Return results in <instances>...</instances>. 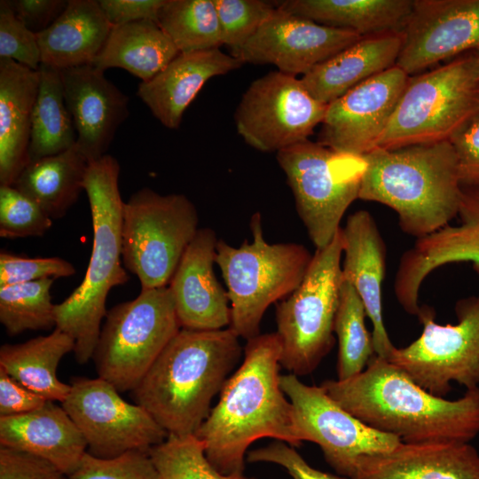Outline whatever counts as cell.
I'll return each instance as SVG.
<instances>
[{
  "mask_svg": "<svg viewBox=\"0 0 479 479\" xmlns=\"http://www.w3.org/2000/svg\"><path fill=\"white\" fill-rule=\"evenodd\" d=\"M362 37L353 31L324 26L277 8L231 55L243 63L272 64L281 73L303 76Z\"/></svg>",
  "mask_w": 479,
  "mask_h": 479,
  "instance_id": "cell-17",
  "label": "cell"
},
{
  "mask_svg": "<svg viewBox=\"0 0 479 479\" xmlns=\"http://www.w3.org/2000/svg\"><path fill=\"white\" fill-rule=\"evenodd\" d=\"M249 462H270L283 467L293 479H349L322 472L310 466L306 460L284 442L277 441L265 447L251 451Z\"/></svg>",
  "mask_w": 479,
  "mask_h": 479,
  "instance_id": "cell-45",
  "label": "cell"
},
{
  "mask_svg": "<svg viewBox=\"0 0 479 479\" xmlns=\"http://www.w3.org/2000/svg\"><path fill=\"white\" fill-rule=\"evenodd\" d=\"M0 479H68V476L41 457L0 445Z\"/></svg>",
  "mask_w": 479,
  "mask_h": 479,
  "instance_id": "cell-43",
  "label": "cell"
},
{
  "mask_svg": "<svg viewBox=\"0 0 479 479\" xmlns=\"http://www.w3.org/2000/svg\"><path fill=\"white\" fill-rule=\"evenodd\" d=\"M402 33L362 37L316 66L301 81L309 93L328 105L365 80L396 66Z\"/></svg>",
  "mask_w": 479,
  "mask_h": 479,
  "instance_id": "cell-27",
  "label": "cell"
},
{
  "mask_svg": "<svg viewBox=\"0 0 479 479\" xmlns=\"http://www.w3.org/2000/svg\"><path fill=\"white\" fill-rule=\"evenodd\" d=\"M74 340L55 328L45 336L0 348V368L27 389L48 401L63 403L71 389L60 381L57 368L62 357L74 351Z\"/></svg>",
  "mask_w": 479,
  "mask_h": 479,
  "instance_id": "cell-30",
  "label": "cell"
},
{
  "mask_svg": "<svg viewBox=\"0 0 479 479\" xmlns=\"http://www.w3.org/2000/svg\"><path fill=\"white\" fill-rule=\"evenodd\" d=\"M479 47V0H413L396 66L409 76Z\"/></svg>",
  "mask_w": 479,
  "mask_h": 479,
  "instance_id": "cell-18",
  "label": "cell"
},
{
  "mask_svg": "<svg viewBox=\"0 0 479 479\" xmlns=\"http://www.w3.org/2000/svg\"><path fill=\"white\" fill-rule=\"evenodd\" d=\"M194 204L184 194L144 187L123 203L122 259L141 289L164 287L199 231Z\"/></svg>",
  "mask_w": 479,
  "mask_h": 479,
  "instance_id": "cell-10",
  "label": "cell"
},
{
  "mask_svg": "<svg viewBox=\"0 0 479 479\" xmlns=\"http://www.w3.org/2000/svg\"><path fill=\"white\" fill-rule=\"evenodd\" d=\"M253 241L236 247L218 240L216 263L227 287L229 327L247 341L260 334L264 312L293 293L302 283L313 255L302 244L267 242L262 216L250 220Z\"/></svg>",
  "mask_w": 479,
  "mask_h": 479,
  "instance_id": "cell-6",
  "label": "cell"
},
{
  "mask_svg": "<svg viewBox=\"0 0 479 479\" xmlns=\"http://www.w3.org/2000/svg\"><path fill=\"white\" fill-rule=\"evenodd\" d=\"M479 112V79L471 54L409 77L376 148L449 140Z\"/></svg>",
  "mask_w": 479,
  "mask_h": 479,
  "instance_id": "cell-8",
  "label": "cell"
},
{
  "mask_svg": "<svg viewBox=\"0 0 479 479\" xmlns=\"http://www.w3.org/2000/svg\"><path fill=\"white\" fill-rule=\"evenodd\" d=\"M294 195L296 211L316 249L328 245L341 221L358 199L366 162L305 140L277 153Z\"/></svg>",
  "mask_w": 479,
  "mask_h": 479,
  "instance_id": "cell-11",
  "label": "cell"
},
{
  "mask_svg": "<svg viewBox=\"0 0 479 479\" xmlns=\"http://www.w3.org/2000/svg\"><path fill=\"white\" fill-rule=\"evenodd\" d=\"M0 445L41 457L67 476L87 452L82 434L62 405L53 401L24 414L0 417Z\"/></svg>",
  "mask_w": 479,
  "mask_h": 479,
  "instance_id": "cell-25",
  "label": "cell"
},
{
  "mask_svg": "<svg viewBox=\"0 0 479 479\" xmlns=\"http://www.w3.org/2000/svg\"><path fill=\"white\" fill-rule=\"evenodd\" d=\"M89 161L77 145L60 153L29 162L12 186L46 215L62 218L83 190Z\"/></svg>",
  "mask_w": 479,
  "mask_h": 479,
  "instance_id": "cell-31",
  "label": "cell"
},
{
  "mask_svg": "<svg viewBox=\"0 0 479 479\" xmlns=\"http://www.w3.org/2000/svg\"><path fill=\"white\" fill-rule=\"evenodd\" d=\"M54 279L0 287V322L10 335L56 327L51 288Z\"/></svg>",
  "mask_w": 479,
  "mask_h": 479,
  "instance_id": "cell-36",
  "label": "cell"
},
{
  "mask_svg": "<svg viewBox=\"0 0 479 479\" xmlns=\"http://www.w3.org/2000/svg\"><path fill=\"white\" fill-rule=\"evenodd\" d=\"M120 164L110 154L89 162L84 181L92 220L93 243L81 284L62 302L55 304L56 327L75 342L79 364L92 358L110 290L124 285L129 275L122 259L123 201L119 190Z\"/></svg>",
  "mask_w": 479,
  "mask_h": 479,
  "instance_id": "cell-5",
  "label": "cell"
},
{
  "mask_svg": "<svg viewBox=\"0 0 479 479\" xmlns=\"http://www.w3.org/2000/svg\"><path fill=\"white\" fill-rule=\"evenodd\" d=\"M105 318L92 356L96 370L119 392L132 391L181 329L171 291L141 289Z\"/></svg>",
  "mask_w": 479,
  "mask_h": 479,
  "instance_id": "cell-9",
  "label": "cell"
},
{
  "mask_svg": "<svg viewBox=\"0 0 479 479\" xmlns=\"http://www.w3.org/2000/svg\"><path fill=\"white\" fill-rule=\"evenodd\" d=\"M75 266L60 257H27L11 252H0V287L43 279L67 278L75 275Z\"/></svg>",
  "mask_w": 479,
  "mask_h": 479,
  "instance_id": "cell-41",
  "label": "cell"
},
{
  "mask_svg": "<svg viewBox=\"0 0 479 479\" xmlns=\"http://www.w3.org/2000/svg\"><path fill=\"white\" fill-rule=\"evenodd\" d=\"M157 24L180 53L223 45L214 0H165Z\"/></svg>",
  "mask_w": 479,
  "mask_h": 479,
  "instance_id": "cell-34",
  "label": "cell"
},
{
  "mask_svg": "<svg viewBox=\"0 0 479 479\" xmlns=\"http://www.w3.org/2000/svg\"><path fill=\"white\" fill-rule=\"evenodd\" d=\"M217 242L213 229L200 228L168 286L181 328L210 331L230 326L227 291L214 271Z\"/></svg>",
  "mask_w": 479,
  "mask_h": 479,
  "instance_id": "cell-21",
  "label": "cell"
},
{
  "mask_svg": "<svg viewBox=\"0 0 479 479\" xmlns=\"http://www.w3.org/2000/svg\"><path fill=\"white\" fill-rule=\"evenodd\" d=\"M39 87L35 101L28 163L68 150L77 135L67 107L59 70L41 64Z\"/></svg>",
  "mask_w": 479,
  "mask_h": 479,
  "instance_id": "cell-33",
  "label": "cell"
},
{
  "mask_svg": "<svg viewBox=\"0 0 479 479\" xmlns=\"http://www.w3.org/2000/svg\"><path fill=\"white\" fill-rule=\"evenodd\" d=\"M68 479H158V474L146 451H130L110 459L87 452Z\"/></svg>",
  "mask_w": 479,
  "mask_h": 479,
  "instance_id": "cell-40",
  "label": "cell"
},
{
  "mask_svg": "<svg viewBox=\"0 0 479 479\" xmlns=\"http://www.w3.org/2000/svg\"><path fill=\"white\" fill-rule=\"evenodd\" d=\"M342 251L341 227L328 245L316 249L300 286L277 304L280 365L296 376L314 372L334 344Z\"/></svg>",
  "mask_w": 479,
  "mask_h": 479,
  "instance_id": "cell-7",
  "label": "cell"
},
{
  "mask_svg": "<svg viewBox=\"0 0 479 479\" xmlns=\"http://www.w3.org/2000/svg\"><path fill=\"white\" fill-rule=\"evenodd\" d=\"M276 5L287 13L365 37L402 33L413 0H286Z\"/></svg>",
  "mask_w": 479,
  "mask_h": 479,
  "instance_id": "cell-29",
  "label": "cell"
},
{
  "mask_svg": "<svg viewBox=\"0 0 479 479\" xmlns=\"http://www.w3.org/2000/svg\"><path fill=\"white\" fill-rule=\"evenodd\" d=\"M180 52L153 20H141L113 26L94 67L122 68L141 82H147L160 73Z\"/></svg>",
  "mask_w": 479,
  "mask_h": 479,
  "instance_id": "cell-32",
  "label": "cell"
},
{
  "mask_svg": "<svg viewBox=\"0 0 479 479\" xmlns=\"http://www.w3.org/2000/svg\"><path fill=\"white\" fill-rule=\"evenodd\" d=\"M327 105L314 98L301 79L279 71L251 82L234 114L238 134L253 148L276 152L308 140Z\"/></svg>",
  "mask_w": 479,
  "mask_h": 479,
  "instance_id": "cell-13",
  "label": "cell"
},
{
  "mask_svg": "<svg viewBox=\"0 0 479 479\" xmlns=\"http://www.w3.org/2000/svg\"><path fill=\"white\" fill-rule=\"evenodd\" d=\"M343 261L342 278L349 282L361 298L373 325L376 356L388 359L395 349L382 314V284L386 269V247L373 216L358 210L342 227Z\"/></svg>",
  "mask_w": 479,
  "mask_h": 479,
  "instance_id": "cell-22",
  "label": "cell"
},
{
  "mask_svg": "<svg viewBox=\"0 0 479 479\" xmlns=\"http://www.w3.org/2000/svg\"><path fill=\"white\" fill-rule=\"evenodd\" d=\"M70 385L62 407L82 434L90 454L110 459L130 451L149 452L167 438L147 411L126 402L106 380L77 377Z\"/></svg>",
  "mask_w": 479,
  "mask_h": 479,
  "instance_id": "cell-14",
  "label": "cell"
},
{
  "mask_svg": "<svg viewBox=\"0 0 479 479\" xmlns=\"http://www.w3.org/2000/svg\"><path fill=\"white\" fill-rule=\"evenodd\" d=\"M470 54H471L472 58H473L475 67V69H476V73H477V76H478V79H479V47L476 48L475 50L472 51V52Z\"/></svg>",
  "mask_w": 479,
  "mask_h": 479,
  "instance_id": "cell-49",
  "label": "cell"
},
{
  "mask_svg": "<svg viewBox=\"0 0 479 479\" xmlns=\"http://www.w3.org/2000/svg\"><path fill=\"white\" fill-rule=\"evenodd\" d=\"M39 72L0 59V185H13L28 164Z\"/></svg>",
  "mask_w": 479,
  "mask_h": 479,
  "instance_id": "cell-26",
  "label": "cell"
},
{
  "mask_svg": "<svg viewBox=\"0 0 479 479\" xmlns=\"http://www.w3.org/2000/svg\"><path fill=\"white\" fill-rule=\"evenodd\" d=\"M158 479H255L243 474L224 475L208 462L203 443L194 435H169L149 451Z\"/></svg>",
  "mask_w": 479,
  "mask_h": 479,
  "instance_id": "cell-37",
  "label": "cell"
},
{
  "mask_svg": "<svg viewBox=\"0 0 479 479\" xmlns=\"http://www.w3.org/2000/svg\"><path fill=\"white\" fill-rule=\"evenodd\" d=\"M363 158L358 199L393 209L404 233L420 239L458 216L462 185L449 140L375 148Z\"/></svg>",
  "mask_w": 479,
  "mask_h": 479,
  "instance_id": "cell-4",
  "label": "cell"
},
{
  "mask_svg": "<svg viewBox=\"0 0 479 479\" xmlns=\"http://www.w3.org/2000/svg\"><path fill=\"white\" fill-rule=\"evenodd\" d=\"M0 59H12L33 70L42 64L36 34L16 17L7 0L0 2Z\"/></svg>",
  "mask_w": 479,
  "mask_h": 479,
  "instance_id": "cell-42",
  "label": "cell"
},
{
  "mask_svg": "<svg viewBox=\"0 0 479 479\" xmlns=\"http://www.w3.org/2000/svg\"><path fill=\"white\" fill-rule=\"evenodd\" d=\"M7 1L16 17L35 34L48 28L68 4V0Z\"/></svg>",
  "mask_w": 479,
  "mask_h": 479,
  "instance_id": "cell-46",
  "label": "cell"
},
{
  "mask_svg": "<svg viewBox=\"0 0 479 479\" xmlns=\"http://www.w3.org/2000/svg\"><path fill=\"white\" fill-rule=\"evenodd\" d=\"M457 157L462 185H479V112L449 139Z\"/></svg>",
  "mask_w": 479,
  "mask_h": 479,
  "instance_id": "cell-44",
  "label": "cell"
},
{
  "mask_svg": "<svg viewBox=\"0 0 479 479\" xmlns=\"http://www.w3.org/2000/svg\"><path fill=\"white\" fill-rule=\"evenodd\" d=\"M459 223L420 239L405 251L396 272L394 291L409 314L420 310V290L427 277L444 265L471 263L479 273V185H462Z\"/></svg>",
  "mask_w": 479,
  "mask_h": 479,
  "instance_id": "cell-19",
  "label": "cell"
},
{
  "mask_svg": "<svg viewBox=\"0 0 479 479\" xmlns=\"http://www.w3.org/2000/svg\"><path fill=\"white\" fill-rule=\"evenodd\" d=\"M364 303L355 287L343 280L341 286L334 333L338 340L337 380L344 381L363 372L375 355L373 335L365 327Z\"/></svg>",
  "mask_w": 479,
  "mask_h": 479,
  "instance_id": "cell-35",
  "label": "cell"
},
{
  "mask_svg": "<svg viewBox=\"0 0 479 479\" xmlns=\"http://www.w3.org/2000/svg\"><path fill=\"white\" fill-rule=\"evenodd\" d=\"M409 77L394 66L328 104L318 142L361 157L375 149Z\"/></svg>",
  "mask_w": 479,
  "mask_h": 479,
  "instance_id": "cell-16",
  "label": "cell"
},
{
  "mask_svg": "<svg viewBox=\"0 0 479 479\" xmlns=\"http://www.w3.org/2000/svg\"><path fill=\"white\" fill-rule=\"evenodd\" d=\"M243 64L219 48L179 53L153 78L141 82L137 95L163 126L176 130L185 111L209 79Z\"/></svg>",
  "mask_w": 479,
  "mask_h": 479,
  "instance_id": "cell-24",
  "label": "cell"
},
{
  "mask_svg": "<svg viewBox=\"0 0 479 479\" xmlns=\"http://www.w3.org/2000/svg\"><path fill=\"white\" fill-rule=\"evenodd\" d=\"M230 327L181 328L132 390L168 436L194 435L242 353Z\"/></svg>",
  "mask_w": 479,
  "mask_h": 479,
  "instance_id": "cell-3",
  "label": "cell"
},
{
  "mask_svg": "<svg viewBox=\"0 0 479 479\" xmlns=\"http://www.w3.org/2000/svg\"><path fill=\"white\" fill-rule=\"evenodd\" d=\"M46 401L0 368V417L32 412L43 406Z\"/></svg>",
  "mask_w": 479,
  "mask_h": 479,
  "instance_id": "cell-47",
  "label": "cell"
},
{
  "mask_svg": "<svg viewBox=\"0 0 479 479\" xmlns=\"http://www.w3.org/2000/svg\"><path fill=\"white\" fill-rule=\"evenodd\" d=\"M165 0H98V4L112 26L141 20L157 23L158 13Z\"/></svg>",
  "mask_w": 479,
  "mask_h": 479,
  "instance_id": "cell-48",
  "label": "cell"
},
{
  "mask_svg": "<svg viewBox=\"0 0 479 479\" xmlns=\"http://www.w3.org/2000/svg\"><path fill=\"white\" fill-rule=\"evenodd\" d=\"M223 44L231 52L240 48L276 12L277 5L262 0H214Z\"/></svg>",
  "mask_w": 479,
  "mask_h": 479,
  "instance_id": "cell-38",
  "label": "cell"
},
{
  "mask_svg": "<svg viewBox=\"0 0 479 479\" xmlns=\"http://www.w3.org/2000/svg\"><path fill=\"white\" fill-rule=\"evenodd\" d=\"M280 359L276 332L247 340L241 365L227 379L218 403L195 432L218 472L243 474L246 451L258 439L271 437L293 447L302 443L293 405L281 388Z\"/></svg>",
  "mask_w": 479,
  "mask_h": 479,
  "instance_id": "cell-1",
  "label": "cell"
},
{
  "mask_svg": "<svg viewBox=\"0 0 479 479\" xmlns=\"http://www.w3.org/2000/svg\"><path fill=\"white\" fill-rule=\"evenodd\" d=\"M67 107L76 131V145L89 162L106 152L127 119L129 98L93 65L59 70Z\"/></svg>",
  "mask_w": 479,
  "mask_h": 479,
  "instance_id": "cell-20",
  "label": "cell"
},
{
  "mask_svg": "<svg viewBox=\"0 0 479 479\" xmlns=\"http://www.w3.org/2000/svg\"><path fill=\"white\" fill-rule=\"evenodd\" d=\"M320 386L357 420L402 443H469L479 434V388L448 400L429 393L376 355L356 376L326 380Z\"/></svg>",
  "mask_w": 479,
  "mask_h": 479,
  "instance_id": "cell-2",
  "label": "cell"
},
{
  "mask_svg": "<svg viewBox=\"0 0 479 479\" xmlns=\"http://www.w3.org/2000/svg\"><path fill=\"white\" fill-rule=\"evenodd\" d=\"M52 219L12 185H0V236L5 239L43 236Z\"/></svg>",
  "mask_w": 479,
  "mask_h": 479,
  "instance_id": "cell-39",
  "label": "cell"
},
{
  "mask_svg": "<svg viewBox=\"0 0 479 479\" xmlns=\"http://www.w3.org/2000/svg\"><path fill=\"white\" fill-rule=\"evenodd\" d=\"M458 322L441 325L435 311L421 306L417 317L420 335L409 345L393 349L388 358L416 384L444 397L452 382L467 389L479 388V294L457 302Z\"/></svg>",
  "mask_w": 479,
  "mask_h": 479,
  "instance_id": "cell-12",
  "label": "cell"
},
{
  "mask_svg": "<svg viewBox=\"0 0 479 479\" xmlns=\"http://www.w3.org/2000/svg\"><path fill=\"white\" fill-rule=\"evenodd\" d=\"M112 27L98 1L68 0L60 16L36 34L42 64L59 70L91 65Z\"/></svg>",
  "mask_w": 479,
  "mask_h": 479,
  "instance_id": "cell-28",
  "label": "cell"
},
{
  "mask_svg": "<svg viewBox=\"0 0 479 479\" xmlns=\"http://www.w3.org/2000/svg\"><path fill=\"white\" fill-rule=\"evenodd\" d=\"M302 441L318 444L326 462L349 478L362 456L393 450L401 440L368 427L334 402L321 386H310L290 373L281 375Z\"/></svg>",
  "mask_w": 479,
  "mask_h": 479,
  "instance_id": "cell-15",
  "label": "cell"
},
{
  "mask_svg": "<svg viewBox=\"0 0 479 479\" xmlns=\"http://www.w3.org/2000/svg\"><path fill=\"white\" fill-rule=\"evenodd\" d=\"M349 479H479V453L469 443H400L360 457Z\"/></svg>",
  "mask_w": 479,
  "mask_h": 479,
  "instance_id": "cell-23",
  "label": "cell"
}]
</instances>
